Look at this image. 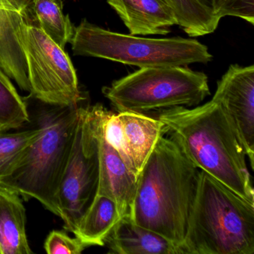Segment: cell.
I'll return each instance as SVG.
<instances>
[{"mask_svg": "<svg viewBox=\"0 0 254 254\" xmlns=\"http://www.w3.org/2000/svg\"><path fill=\"white\" fill-rule=\"evenodd\" d=\"M104 134L106 140L118 152L126 166L135 175L133 166L127 154L124 135H123V127H122L121 122L119 118L118 114H114L111 111L108 114L104 126Z\"/></svg>", "mask_w": 254, "mask_h": 254, "instance_id": "obj_23", "label": "cell"}, {"mask_svg": "<svg viewBox=\"0 0 254 254\" xmlns=\"http://www.w3.org/2000/svg\"><path fill=\"white\" fill-rule=\"evenodd\" d=\"M131 35H165L178 25L166 0H108Z\"/></svg>", "mask_w": 254, "mask_h": 254, "instance_id": "obj_12", "label": "cell"}, {"mask_svg": "<svg viewBox=\"0 0 254 254\" xmlns=\"http://www.w3.org/2000/svg\"><path fill=\"white\" fill-rule=\"evenodd\" d=\"M109 254H180L173 242L156 232L135 223L129 216L119 220L107 236Z\"/></svg>", "mask_w": 254, "mask_h": 254, "instance_id": "obj_13", "label": "cell"}, {"mask_svg": "<svg viewBox=\"0 0 254 254\" xmlns=\"http://www.w3.org/2000/svg\"><path fill=\"white\" fill-rule=\"evenodd\" d=\"M16 35L26 61L30 94L51 106L79 105L84 97L64 49L32 22H22Z\"/></svg>", "mask_w": 254, "mask_h": 254, "instance_id": "obj_7", "label": "cell"}, {"mask_svg": "<svg viewBox=\"0 0 254 254\" xmlns=\"http://www.w3.org/2000/svg\"><path fill=\"white\" fill-rule=\"evenodd\" d=\"M87 248L79 239L70 237L62 230L52 231L44 243V249L48 254H80Z\"/></svg>", "mask_w": 254, "mask_h": 254, "instance_id": "obj_22", "label": "cell"}, {"mask_svg": "<svg viewBox=\"0 0 254 254\" xmlns=\"http://www.w3.org/2000/svg\"><path fill=\"white\" fill-rule=\"evenodd\" d=\"M173 8L178 26L190 37H200L215 32L220 20L196 0H166Z\"/></svg>", "mask_w": 254, "mask_h": 254, "instance_id": "obj_19", "label": "cell"}, {"mask_svg": "<svg viewBox=\"0 0 254 254\" xmlns=\"http://www.w3.org/2000/svg\"><path fill=\"white\" fill-rule=\"evenodd\" d=\"M254 203L203 171L180 254H253Z\"/></svg>", "mask_w": 254, "mask_h": 254, "instance_id": "obj_3", "label": "cell"}, {"mask_svg": "<svg viewBox=\"0 0 254 254\" xmlns=\"http://www.w3.org/2000/svg\"><path fill=\"white\" fill-rule=\"evenodd\" d=\"M32 11L38 26L64 49L75 32L68 14L64 13L63 0H32Z\"/></svg>", "mask_w": 254, "mask_h": 254, "instance_id": "obj_17", "label": "cell"}, {"mask_svg": "<svg viewBox=\"0 0 254 254\" xmlns=\"http://www.w3.org/2000/svg\"><path fill=\"white\" fill-rule=\"evenodd\" d=\"M158 119L195 167L254 203L246 151L236 127L218 103L211 100L193 109L170 108L160 111Z\"/></svg>", "mask_w": 254, "mask_h": 254, "instance_id": "obj_1", "label": "cell"}, {"mask_svg": "<svg viewBox=\"0 0 254 254\" xmlns=\"http://www.w3.org/2000/svg\"><path fill=\"white\" fill-rule=\"evenodd\" d=\"M120 218L115 202L97 194L81 217L73 234L87 247L104 246L107 236Z\"/></svg>", "mask_w": 254, "mask_h": 254, "instance_id": "obj_16", "label": "cell"}, {"mask_svg": "<svg viewBox=\"0 0 254 254\" xmlns=\"http://www.w3.org/2000/svg\"><path fill=\"white\" fill-rule=\"evenodd\" d=\"M212 15L221 20L222 17H239L254 24V0H196Z\"/></svg>", "mask_w": 254, "mask_h": 254, "instance_id": "obj_21", "label": "cell"}, {"mask_svg": "<svg viewBox=\"0 0 254 254\" xmlns=\"http://www.w3.org/2000/svg\"><path fill=\"white\" fill-rule=\"evenodd\" d=\"M123 127L126 148L136 176L148 160L159 139L167 128L159 119L144 114L118 113Z\"/></svg>", "mask_w": 254, "mask_h": 254, "instance_id": "obj_14", "label": "cell"}, {"mask_svg": "<svg viewBox=\"0 0 254 254\" xmlns=\"http://www.w3.org/2000/svg\"><path fill=\"white\" fill-rule=\"evenodd\" d=\"M199 173L178 143L162 136L137 176L131 219L169 239L180 251Z\"/></svg>", "mask_w": 254, "mask_h": 254, "instance_id": "obj_2", "label": "cell"}, {"mask_svg": "<svg viewBox=\"0 0 254 254\" xmlns=\"http://www.w3.org/2000/svg\"><path fill=\"white\" fill-rule=\"evenodd\" d=\"M40 133L38 127L12 133L0 132V183L12 174Z\"/></svg>", "mask_w": 254, "mask_h": 254, "instance_id": "obj_20", "label": "cell"}, {"mask_svg": "<svg viewBox=\"0 0 254 254\" xmlns=\"http://www.w3.org/2000/svg\"><path fill=\"white\" fill-rule=\"evenodd\" d=\"M236 127L254 169V66L233 64L218 82L212 99Z\"/></svg>", "mask_w": 254, "mask_h": 254, "instance_id": "obj_9", "label": "cell"}, {"mask_svg": "<svg viewBox=\"0 0 254 254\" xmlns=\"http://www.w3.org/2000/svg\"><path fill=\"white\" fill-rule=\"evenodd\" d=\"M75 56L99 58L139 68L207 64L212 56L194 39L146 38L102 29L86 19L75 28L70 41Z\"/></svg>", "mask_w": 254, "mask_h": 254, "instance_id": "obj_5", "label": "cell"}, {"mask_svg": "<svg viewBox=\"0 0 254 254\" xmlns=\"http://www.w3.org/2000/svg\"><path fill=\"white\" fill-rule=\"evenodd\" d=\"M50 106L38 115L40 136L0 187L15 191L25 200L36 199L61 217L59 188L73 146L81 106Z\"/></svg>", "mask_w": 254, "mask_h": 254, "instance_id": "obj_4", "label": "cell"}, {"mask_svg": "<svg viewBox=\"0 0 254 254\" xmlns=\"http://www.w3.org/2000/svg\"><path fill=\"white\" fill-rule=\"evenodd\" d=\"M26 209L15 191L0 187V254H30Z\"/></svg>", "mask_w": 254, "mask_h": 254, "instance_id": "obj_15", "label": "cell"}, {"mask_svg": "<svg viewBox=\"0 0 254 254\" xmlns=\"http://www.w3.org/2000/svg\"><path fill=\"white\" fill-rule=\"evenodd\" d=\"M110 112L105 108L98 127L99 180L97 194L106 196L114 200L121 218L130 217L137 177L105 139L104 126Z\"/></svg>", "mask_w": 254, "mask_h": 254, "instance_id": "obj_10", "label": "cell"}, {"mask_svg": "<svg viewBox=\"0 0 254 254\" xmlns=\"http://www.w3.org/2000/svg\"><path fill=\"white\" fill-rule=\"evenodd\" d=\"M118 113L147 115L198 105L210 95L206 74L184 66L140 68L102 89Z\"/></svg>", "mask_w": 254, "mask_h": 254, "instance_id": "obj_6", "label": "cell"}, {"mask_svg": "<svg viewBox=\"0 0 254 254\" xmlns=\"http://www.w3.org/2000/svg\"><path fill=\"white\" fill-rule=\"evenodd\" d=\"M23 21L37 24L32 0H0V67L20 90L30 93L26 61L16 35Z\"/></svg>", "mask_w": 254, "mask_h": 254, "instance_id": "obj_11", "label": "cell"}, {"mask_svg": "<svg viewBox=\"0 0 254 254\" xmlns=\"http://www.w3.org/2000/svg\"><path fill=\"white\" fill-rule=\"evenodd\" d=\"M29 120L26 101L0 67V132L20 128Z\"/></svg>", "mask_w": 254, "mask_h": 254, "instance_id": "obj_18", "label": "cell"}, {"mask_svg": "<svg viewBox=\"0 0 254 254\" xmlns=\"http://www.w3.org/2000/svg\"><path fill=\"white\" fill-rule=\"evenodd\" d=\"M105 108L100 104L80 108L73 146L59 192L64 228L70 233H74L81 217L97 195L98 127Z\"/></svg>", "mask_w": 254, "mask_h": 254, "instance_id": "obj_8", "label": "cell"}]
</instances>
